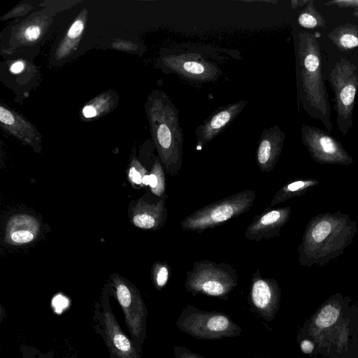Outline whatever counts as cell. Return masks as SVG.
<instances>
[{"mask_svg":"<svg viewBox=\"0 0 358 358\" xmlns=\"http://www.w3.org/2000/svg\"><path fill=\"white\" fill-rule=\"evenodd\" d=\"M358 231V223L340 210L313 217L297 248L301 266H324L343 255Z\"/></svg>","mask_w":358,"mask_h":358,"instance_id":"1","label":"cell"},{"mask_svg":"<svg viewBox=\"0 0 358 358\" xmlns=\"http://www.w3.org/2000/svg\"><path fill=\"white\" fill-rule=\"evenodd\" d=\"M296 75L302 108L331 131V107L322 72L320 48L315 34L310 32L301 31L298 36Z\"/></svg>","mask_w":358,"mask_h":358,"instance_id":"2","label":"cell"},{"mask_svg":"<svg viewBox=\"0 0 358 358\" xmlns=\"http://www.w3.org/2000/svg\"><path fill=\"white\" fill-rule=\"evenodd\" d=\"M146 113L160 162L167 174L176 176L182 167L183 155L178 110L166 94L157 90L148 97Z\"/></svg>","mask_w":358,"mask_h":358,"instance_id":"3","label":"cell"},{"mask_svg":"<svg viewBox=\"0 0 358 358\" xmlns=\"http://www.w3.org/2000/svg\"><path fill=\"white\" fill-rule=\"evenodd\" d=\"M255 198L254 190L237 192L194 211L181 221L180 227L185 231L202 233L248 211Z\"/></svg>","mask_w":358,"mask_h":358,"instance_id":"4","label":"cell"},{"mask_svg":"<svg viewBox=\"0 0 358 358\" xmlns=\"http://www.w3.org/2000/svg\"><path fill=\"white\" fill-rule=\"evenodd\" d=\"M186 274L185 287L193 296L202 294L227 300L238 285L236 270L224 262L196 261Z\"/></svg>","mask_w":358,"mask_h":358,"instance_id":"5","label":"cell"},{"mask_svg":"<svg viewBox=\"0 0 358 358\" xmlns=\"http://www.w3.org/2000/svg\"><path fill=\"white\" fill-rule=\"evenodd\" d=\"M176 327L189 336L201 340H217L240 336L241 328L226 313L203 311L188 305L182 309Z\"/></svg>","mask_w":358,"mask_h":358,"instance_id":"6","label":"cell"},{"mask_svg":"<svg viewBox=\"0 0 358 358\" xmlns=\"http://www.w3.org/2000/svg\"><path fill=\"white\" fill-rule=\"evenodd\" d=\"M329 81L334 92L337 127L345 136L353 124V110L358 91V66L341 58L331 71Z\"/></svg>","mask_w":358,"mask_h":358,"instance_id":"7","label":"cell"},{"mask_svg":"<svg viewBox=\"0 0 358 358\" xmlns=\"http://www.w3.org/2000/svg\"><path fill=\"white\" fill-rule=\"evenodd\" d=\"M111 284L129 329L131 339L136 348L142 352L146 337L148 310L138 289L124 278L118 274L111 277Z\"/></svg>","mask_w":358,"mask_h":358,"instance_id":"8","label":"cell"},{"mask_svg":"<svg viewBox=\"0 0 358 358\" xmlns=\"http://www.w3.org/2000/svg\"><path fill=\"white\" fill-rule=\"evenodd\" d=\"M106 296L96 305L93 321L95 331L103 339L110 358H141L132 340L122 330Z\"/></svg>","mask_w":358,"mask_h":358,"instance_id":"9","label":"cell"},{"mask_svg":"<svg viewBox=\"0 0 358 358\" xmlns=\"http://www.w3.org/2000/svg\"><path fill=\"white\" fill-rule=\"evenodd\" d=\"M301 139L312 159L317 163L350 166L353 158L342 143L327 131L303 124Z\"/></svg>","mask_w":358,"mask_h":358,"instance_id":"10","label":"cell"},{"mask_svg":"<svg viewBox=\"0 0 358 358\" xmlns=\"http://www.w3.org/2000/svg\"><path fill=\"white\" fill-rule=\"evenodd\" d=\"M281 288L276 280L262 277L258 268L252 274L248 303L251 310L263 320L272 321L279 308Z\"/></svg>","mask_w":358,"mask_h":358,"instance_id":"11","label":"cell"},{"mask_svg":"<svg viewBox=\"0 0 358 358\" xmlns=\"http://www.w3.org/2000/svg\"><path fill=\"white\" fill-rule=\"evenodd\" d=\"M291 211V206L278 208L267 207L254 217L245 230V238L258 242L279 236L282 228L289 220Z\"/></svg>","mask_w":358,"mask_h":358,"instance_id":"12","label":"cell"},{"mask_svg":"<svg viewBox=\"0 0 358 358\" xmlns=\"http://www.w3.org/2000/svg\"><path fill=\"white\" fill-rule=\"evenodd\" d=\"M349 301L348 297L339 293L331 296L308 321V324H305L303 329L308 332L305 338H316L337 324L343 317Z\"/></svg>","mask_w":358,"mask_h":358,"instance_id":"13","label":"cell"},{"mask_svg":"<svg viewBox=\"0 0 358 358\" xmlns=\"http://www.w3.org/2000/svg\"><path fill=\"white\" fill-rule=\"evenodd\" d=\"M285 133L278 125L265 129L259 141L256 160L262 172H271L274 169L281 155Z\"/></svg>","mask_w":358,"mask_h":358,"instance_id":"14","label":"cell"},{"mask_svg":"<svg viewBox=\"0 0 358 358\" xmlns=\"http://www.w3.org/2000/svg\"><path fill=\"white\" fill-rule=\"evenodd\" d=\"M164 63L172 71L187 78L210 80L220 74L217 66L199 56L187 55L167 57Z\"/></svg>","mask_w":358,"mask_h":358,"instance_id":"15","label":"cell"},{"mask_svg":"<svg viewBox=\"0 0 358 358\" xmlns=\"http://www.w3.org/2000/svg\"><path fill=\"white\" fill-rule=\"evenodd\" d=\"M167 195L159 198L155 203L138 199L131 211V222L138 228L157 230L161 228L167 219L166 200Z\"/></svg>","mask_w":358,"mask_h":358,"instance_id":"16","label":"cell"},{"mask_svg":"<svg viewBox=\"0 0 358 358\" xmlns=\"http://www.w3.org/2000/svg\"><path fill=\"white\" fill-rule=\"evenodd\" d=\"M247 102L241 100L220 108L203 124L197 127L195 134L198 143L204 145L212 141L241 112Z\"/></svg>","mask_w":358,"mask_h":358,"instance_id":"17","label":"cell"},{"mask_svg":"<svg viewBox=\"0 0 358 358\" xmlns=\"http://www.w3.org/2000/svg\"><path fill=\"white\" fill-rule=\"evenodd\" d=\"M40 231V223L34 216L17 214L10 217L6 225L5 241L12 245L29 243Z\"/></svg>","mask_w":358,"mask_h":358,"instance_id":"18","label":"cell"},{"mask_svg":"<svg viewBox=\"0 0 358 358\" xmlns=\"http://www.w3.org/2000/svg\"><path fill=\"white\" fill-rule=\"evenodd\" d=\"M0 122L3 128L12 136L32 147L41 143V135L35 127L17 113L0 106Z\"/></svg>","mask_w":358,"mask_h":358,"instance_id":"19","label":"cell"},{"mask_svg":"<svg viewBox=\"0 0 358 358\" xmlns=\"http://www.w3.org/2000/svg\"><path fill=\"white\" fill-rule=\"evenodd\" d=\"M87 20V10H83L69 28L66 35L59 43L55 52L57 60L70 55L78 46Z\"/></svg>","mask_w":358,"mask_h":358,"instance_id":"20","label":"cell"},{"mask_svg":"<svg viewBox=\"0 0 358 358\" xmlns=\"http://www.w3.org/2000/svg\"><path fill=\"white\" fill-rule=\"evenodd\" d=\"M318 183L319 180L315 178H301L291 180L276 192L268 208H272L294 197L302 196Z\"/></svg>","mask_w":358,"mask_h":358,"instance_id":"21","label":"cell"},{"mask_svg":"<svg viewBox=\"0 0 358 358\" xmlns=\"http://www.w3.org/2000/svg\"><path fill=\"white\" fill-rule=\"evenodd\" d=\"M329 38L341 51L358 48V26L350 23L334 29Z\"/></svg>","mask_w":358,"mask_h":358,"instance_id":"22","label":"cell"},{"mask_svg":"<svg viewBox=\"0 0 358 358\" xmlns=\"http://www.w3.org/2000/svg\"><path fill=\"white\" fill-rule=\"evenodd\" d=\"M116 98V95L109 92L99 95L83 108V116L85 119H92L108 113L114 106Z\"/></svg>","mask_w":358,"mask_h":358,"instance_id":"23","label":"cell"},{"mask_svg":"<svg viewBox=\"0 0 358 358\" xmlns=\"http://www.w3.org/2000/svg\"><path fill=\"white\" fill-rule=\"evenodd\" d=\"M298 22L303 28L313 29L325 27L326 22L321 13L314 6L313 1L310 0L299 14Z\"/></svg>","mask_w":358,"mask_h":358,"instance_id":"24","label":"cell"},{"mask_svg":"<svg viewBox=\"0 0 358 358\" xmlns=\"http://www.w3.org/2000/svg\"><path fill=\"white\" fill-rule=\"evenodd\" d=\"M149 187L152 193L159 197L166 194V178L160 160L156 159L149 174Z\"/></svg>","mask_w":358,"mask_h":358,"instance_id":"25","label":"cell"},{"mask_svg":"<svg viewBox=\"0 0 358 358\" xmlns=\"http://www.w3.org/2000/svg\"><path fill=\"white\" fill-rule=\"evenodd\" d=\"M149 174L147 169L133 156L128 169V179L134 188L149 186Z\"/></svg>","mask_w":358,"mask_h":358,"instance_id":"26","label":"cell"},{"mask_svg":"<svg viewBox=\"0 0 358 358\" xmlns=\"http://www.w3.org/2000/svg\"><path fill=\"white\" fill-rule=\"evenodd\" d=\"M43 27L44 22H39L37 19H33L18 29L16 38L22 44L33 43L41 36Z\"/></svg>","mask_w":358,"mask_h":358,"instance_id":"27","label":"cell"},{"mask_svg":"<svg viewBox=\"0 0 358 358\" xmlns=\"http://www.w3.org/2000/svg\"><path fill=\"white\" fill-rule=\"evenodd\" d=\"M171 275V268L166 262H156L152 268V279L157 290L162 289L167 284Z\"/></svg>","mask_w":358,"mask_h":358,"instance_id":"28","label":"cell"},{"mask_svg":"<svg viewBox=\"0 0 358 358\" xmlns=\"http://www.w3.org/2000/svg\"><path fill=\"white\" fill-rule=\"evenodd\" d=\"M175 358H205L201 355L191 351L189 349L180 345L173 348Z\"/></svg>","mask_w":358,"mask_h":358,"instance_id":"29","label":"cell"},{"mask_svg":"<svg viewBox=\"0 0 358 358\" xmlns=\"http://www.w3.org/2000/svg\"><path fill=\"white\" fill-rule=\"evenodd\" d=\"M324 5L338 8H355L358 10V0H334L325 3Z\"/></svg>","mask_w":358,"mask_h":358,"instance_id":"30","label":"cell"},{"mask_svg":"<svg viewBox=\"0 0 358 358\" xmlns=\"http://www.w3.org/2000/svg\"><path fill=\"white\" fill-rule=\"evenodd\" d=\"M24 64L22 61L14 62L10 67V70L13 73H19L24 70Z\"/></svg>","mask_w":358,"mask_h":358,"instance_id":"31","label":"cell"},{"mask_svg":"<svg viewBox=\"0 0 358 358\" xmlns=\"http://www.w3.org/2000/svg\"><path fill=\"white\" fill-rule=\"evenodd\" d=\"M310 1V0L292 1L291 5H292V8L295 9L296 8H297L299 6H304V5L306 6Z\"/></svg>","mask_w":358,"mask_h":358,"instance_id":"32","label":"cell"},{"mask_svg":"<svg viewBox=\"0 0 358 358\" xmlns=\"http://www.w3.org/2000/svg\"><path fill=\"white\" fill-rule=\"evenodd\" d=\"M26 355H27V357L24 355V358H44L40 352H29V354L27 352Z\"/></svg>","mask_w":358,"mask_h":358,"instance_id":"33","label":"cell"},{"mask_svg":"<svg viewBox=\"0 0 358 358\" xmlns=\"http://www.w3.org/2000/svg\"><path fill=\"white\" fill-rule=\"evenodd\" d=\"M353 15L358 18V10H355V11L353 12Z\"/></svg>","mask_w":358,"mask_h":358,"instance_id":"34","label":"cell"},{"mask_svg":"<svg viewBox=\"0 0 358 358\" xmlns=\"http://www.w3.org/2000/svg\"><path fill=\"white\" fill-rule=\"evenodd\" d=\"M255 358H257V357H255Z\"/></svg>","mask_w":358,"mask_h":358,"instance_id":"35","label":"cell"}]
</instances>
